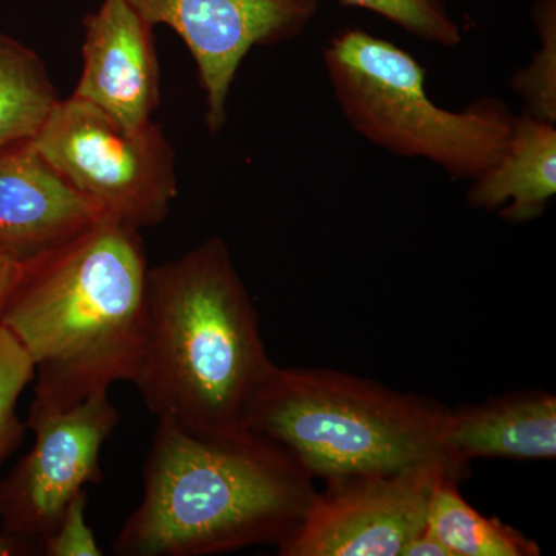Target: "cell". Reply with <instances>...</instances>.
I'll list each match as a JSON object with an SVG mask.
<instances>
[{
	"label": "cell",
	"mask_w": 556,
	"mask_h": 556,
	"mask_svg": "<svg viewBox=\"0 0 556 556\" xmlns=\"http://www.w3.org/2000/svg\"><path fill=\"white\" fill-rule=\"evenodd\" d=\"M22 262H24V257H21L20 254L0 247V318H2L14 283L20 277Z\"/></svg>",
	"instance_id": "cell-20"
},
{
	"label": "cell",
	"mask_w": 556,
	"mask_h": 556,
	"mask_svg": "<svg viewBox=\"0 0 556 556\" xmlns=\"http://www.w3.org/2000/svg\"><path fill=\"white\" fill-rule=\"evenodd\" d=\"M33 551H38V548L24 543V541L3 535V533L0 535V556L31 555L35 554Z\"/></svg>",
	"instance_id": "cell-22"
},
{
	"label": "cell",
	"mask_w": 556,
	"mask_h": 556,
	"mask_svg": "<svg viewBox=\"0 0 556 556\" xmlns=\"http://www.w3.org/2000/svg\"><path fill=\"white\" fill-rule=\"evenodd\" d=\"M533 22L540 49L529 67L510 78L515 93L525 101L526 113L535 119L556 124V2L540 0L533 7Z\"/></svg>",
	"instance_id": "cell-16"
},
{
	"label": "cell",
	"mask_w": 556,
	"mask_h": 556,
	"mask_svg": "<svg viewBox=\"0 0 556 556\" xmlns=\"http://www.w3.org/2000/svg\"><path fill=\"white\" fill-rule=\"evenodd\" d=\"M444 475L455 477L431 460L394 473L327 481L298 529L278 544V555L401 556L427 529L431 492Z\"/></svg>",
	"instance_id": "cell-8"
},
{
	"label": "cell",
	"mask_w": 556,
	"mask_h": 556,
	"mask_svg": "<svg viewBox=\"0 0 556 556\" xmlns=\"http://www.w3.org/2000/svg\"><path fill=\"white\" fill-rule=\"evenodd\" d=\"M31 144L105 218L153 228L178 195L177 153L152 121L124 134L78 98L61 100Z\"/></svg>",
	"instance_id": "cell-6"
},
{
	"label": "cell",
	"mask_w": 556,
	"mask_h": 556,
	"mask_svg": "<svg viewBox=\"0 0 556 556\" xmlns=\"http://www.w3.org/2000/svg\"><path fill=\"white\" fill-rule=\"evenodd\" d=\"M348 7L368 10L399 28L434 46L453 49L463 42L459 24L445 0H339Z\"/></svg>",
	"instance_id": "cell-17"
},
{
	"label": "cell",
	"mask_w": 556,
	"mask_h": 556,
	"mask_svg": "<svg viewBox=\"0 0 556 556\" xmlns=\"http://www.w3.org/2000/svg\"><path fill=\"white\" fill-rule=\"evenodd\" d=\"M118 422L109 393L67 409L31 404L25 427L35 434V444L0 479L3 535L40 551L72 501L104 479L101 450Z\"/></svg>",
	"instance_id": "cell-7"
},
{
	"label": "cell",
	"mask_w": 556,
	"mask_h": 556,
	"mask_svg": "<svg viewBox=\"0 0 556 556\" xmlns=\"http://www.w3.org/2000/svg\"><path fill=\"white\" fill-rule=\"evenodd\" d=\"M556 193V127L522 112L515 115L503 159L471 179L467 203L497 212L508 223L540 218Z\"/></svg>",
	"instance_id": "cell-13"
},
{
	"label": "cell",
	"mask_w": 556,
	"mask_h": 556,
	"mask_svg": "<svg viewBox=\"0 0 556 556\" xmlns=\"http://www.w3.org/2000/svg\"><path fill=\"white\" fill-rule=\"evenodd\" d=\"M60 101L39 54L0 30V150L33 141Z\"/></svg>",
	"instance_id": "cell-14"
},
{
	"label": "cell",
	"mask_w": 556,
	"mask_h": 556,
	"mask_svg": "<svg viewBox=\"0 0 556 556\" xmlns=\"http://www.w3.org/2000/svg\"><path fill=\"white\" fill-rule=\"evenodd\" d=\"M274 368L222 237L149 269L148 334L134 386L159 420L197 437H241Z\"/></svg>",
	"instance_id": "cell-2"
},
{
	"label": "cell",
	"mask_w": 556,
	"mask_h": 556,
	"mask_svg": "<svg viewBox=\"0 0 556 556\" xmlns=\"http://www.w3.org/2000/svg\"><path fill=\"white\" fill-rule=\"evenodd\" d=\"M401 556H453L447 547L438 540L430 530L426 529L413 538L404 547Z\"/></svg>",
	"instance_id": "cell-21"
},
{
	"label": "cell",
	"mask_w": 556,
	"mask_h": 556,
	"mask_svg": "<svg viewBox=\"0 0 556 556\" xmlns=\"http://www.w3.org/2000/svg\"><path fill=\"white\" fill-rule=\"evenodd\" d=\"M101 218L31 141L0 150V247L30 257Z\"/></svg>",
	"instance_id": "cell-11"
},
{
	"label": "cell",
	"mask_w": 556,
	"mask_h": 556,
	"mask_svg": "<svg viewBox=\"0 0 556 556\" xmlns=\"http://www.w3.org/2000/svg\"><path fill=\"white\" fill-rule=\"evenodd\" d=\"M441 456L457 479L479 457L554 459L556 397L547 391H517L448 409Z\"/></svg>",
	"instance_id": "cell-12"
},
{
	"label": "cell",
	"mask_w": 556,
	"mask_h": 556,
	"mask_svg": "<svg viewBox=\"0 0 556 556\" xmlns=\"http://www.w3.org/2000/svg\"><path fill=\"white\" fill-rule=\"evenodd\" d=\"M149 269L139 230L115 219L22 262L0 325L35 367L31 404L76 407L135 382L148 334Z\"/></svg>",
	"instance_id": "cell-1"
},
{
	"label": "cell",
	"mask_w": 556,
	"mask_h": 556,
	"mask_svg": "<svg viewBox=\"0 0 556 556\" xmlns=\"http://www.w3.org/2000/svg\"><path fill=\"white\" fill-rule=\"evenodd\" d=\"M31 380V358L9 329L0 325V466L24 441L27 427L17 416V402Z\"/></svg>",
	"instance_id": "cell-18"
},
{
	"label": "cell",
	"mask_w": 556,
	"mask_h": 556,
	"mask_svg": "<svg viewBox=\"0 0 556 556\" xmlns=\"http://www.w3.org/2000/svg\"><path fill=\"white\" fill-rule=\"evenodd\" d=\"M452 475L439 479L428 504L427 529L453 556H538L540 546L504 525L486 518L470 506L457 490Z\"/></svg>",
	"instance_id": "cell-15"
},
{
	"label": "cell",
	"mask_w": 556,
	"mask_h": 556,
	"mask_svg": "<svg viewBox=\"0 0 556 556\" xmlns=\"http://www.w3.org/2000/svg\"><path fill=\"white\" fill-rule=\"evenodd\" d=\"M87 492L80 493L62 515L60 525L43 541L40 551L47 556L104 555L93 530L86 521Z\"/></svg>",
	"instance_id": "cell-19"
},
{
	"label": "cell",
	"mask_w": 556,
	"mask_h": 556,
	"mask_svg": "<svg viewBox=\"0 0 556 556\" xmlns=\"http://www.w3.org/2000/svg\"><path fill=\"white\" fill-rule=\"evenodd\" d=\"M153 27L126 0H102L84 17L83 72L72 97L124 134L152 123L161 101Z\"/></svg>",
	"instance_id": "cell-10"
},
{
	"label": "cell",
	"mask_w": 556,
	"mask_h": 556,
	"mask_svg": "<svg viewBox=\"0 0 556 556\" xmlns=\"http://www.w3.org/2000/svg\"><path fill=\"white\" fill-rule=\"evenodd\" d=\"M448 409L336 369L276 365L252 404L248 430L276 442L311 478L327 482L444 464Z\"/></svg>",
	"instance_id": "cell-4"
},
{
	"label": "cell",
	"mask_w": 556,
	"mask_h": 556,
	"mask_svg": "<svg viewBox=\"0 0 556 556\" xmlns=\"http://www.w3.org/2000/svg\"><path fill=\"white\" fill-rule=\"evenodd\" d=\"M153 27L179 36L199 70L206 123L218 134L249 51L299 38L317 16L318 0H126Z\"/></svg>",
	"instance_id": "cell-9"
},
{
	"label": "cell",
	"mask_w": 556,
	"mask_h": 556,
	"mask_svg": "<svg viewBox=\"0 0 556 556\" xmlns=\"http://www.w3.org/2000/svg\"><path fill=\"white\" fill-rule=\"evenodd\" d=\"M324 64L350 126L387 152L468 181L506 153L515 121L506 102L485 97L460 112L439 108L428 97L426 68L390 40L345 28L329 39Z\"/></svg>",
	"instance_id": "cell-5"
},
{
	"label": "cell",
	"mask_w": 556,
	"mask_h": 556,
	"mask_svg": "<svg viewBox=\"0 0 556 556\" xmlns=\"http://www.w3.org/2000/svg\"><path fill=\"white\" fill-rule=\"evenodd\" d=\"M141 504L113 540L119 556H206L281 544L317 490L276 442L190 434L159 420Z\"/></svg>",
	"instance_id": "cell-3"
}]
</instances>
